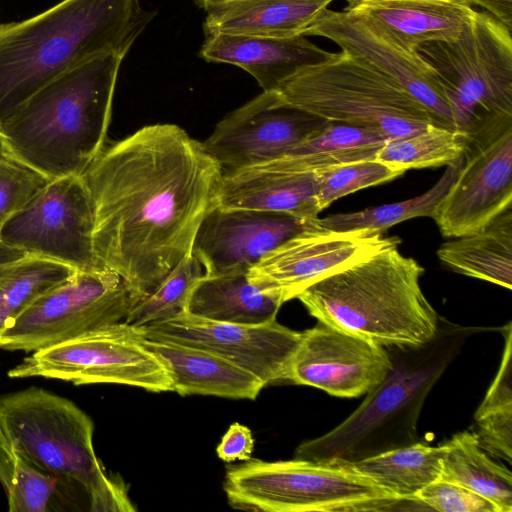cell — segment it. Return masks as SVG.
<instances>
[{"label": "cell", "instance_id": "obj_42", "mask_svg": "<svg viewBox=\"0 0 512 512\" xmlns=\"http://www.w3.org/2000/svg\"><path fill=\"white\" fill-rule=\"evenodd\" d=\"M229 1H233V0H194L195 4L203 9L204 11L208 10L210 7H213L215 5H218V4H221V3H224V2H229ZM330 1H335V0H330ZM347 2V6L346 7H350L352 5H354L356 2H358L359 0H345Z\"/></svg>", "mask_w": 512, "mask_h": 512}, {"label": "cell", "instance_id": "obj_17", "mask_svg": "<svg viewBox=\"0 0 512 512\" xmlns=\"http://www.w3.org/2000/svg\"><path fill=\"white\" fill-rule=\"evenodd\" d=\"M303 36L326 38L395 81L436 124L455 129L443 88L429 64L347 10H323Z\"/></svg>", "mask_w": 512, "mask_h": 512}, {"label": "cell", "instance_id": "obj_43", "mask_svg": "<svg viewBox=\"0 0 512 512\" xmlns=\"http://www.w3.org/2000/svg\"><path fill=\"white\" fill-rule=\"evenodd\" d=\"M0 444H2L3 446L7 447V443H6L5 439H4V436H3L2 432H1V430H0Z\"/></svg>", "mask_w": 512, "mask_h": 512}, {"label": "cell", "instance_id": "obj_41", "mask_svg": "<svg viewBox=\"0 0 512 512\" xmlns=\"http://www.w3.org/2000/svg\"><path fill=\"white\" fill-rule=\"evenodd\" d=\"M472 6H479L497 21L512 30V0H467Z\"/></svg>", "mask_w": 512, "mask_h": 512}, {"label": "cell", "instance_id": "obj_14", "mask_svg": "<svg viewBox=\"0 0 512 512\" xmlns=\"http://www.w3.org/2000/svg\"><path fill=\"white\" fill-rule=\"evenodd\" d=\"M139 328L147 339L180 343L214 353L254 374L265 386L287 381L290 360L301 339V332L277 320L236 324L186 312Z\"/></svg>", "mask_w": 512, "mask_h": 512}, {"label": "cell", "instance_id": "obj_38", "mask_svg": "<svg viewBox=\"0 0 512 512\" xmlns=\"http://www.w3.org/2000/svg\"><path fill=\"white\" fill-rule=\"evenodd\" d=\"M480 447L494 457L512 461V407L474 417Z\"/></svg>", "mask_w": 512, "mask_h": 512}, {"label": "cell", "instance_id": "obj_25", "mask_svg": "<svg viewBox=\"0 0 512 512\" xmlns=\"http://www.w3.org/2000/svg\"><path fill=\"white\" fill-rule=\"evenodd\" d=\"M388 140L390 138L370 128L326 121L279 158L257 166L315 174L372 160Z\"/></svg>", "mask_w": 512, "mask_h": 512}, {"label": "cell", "instance_id": "obj_29", "mask_svg": "<svg viewBox=\"0 0 512 512\" xmlns=\"http://www.w3.org/2000/svg\"><path fill=\"white\" fill-rule=\"evenodd\" d=\"M443 446L439 479L476 492L495 504L499 512L512 511L511 472L484 453L474 432L457 433Z\"/></svg>", "mask_w": 512, "mask_h": 512}, {"label": "cell", "instance_id": "obj_21", "mask_svg": "<svg viewBox=\"0 0 512 512\" xmlns=\"http://www.w3.org/2000/svg\"><path fill=\"white\" fill-rule=\"evenodd\" d=\"M345 10L412 52L456 40L475 11L467 0H359Z\"/></svg>", "mask_w": 512, "mask_h": 512}, {"label": "cell", "instance_id": "obj_2", "mask_svg": "<svg viewBox=\"0 0 512 512\" xmlns=\"http://www.w3.org/2000/svg\"><path fill=\"white\" fill-rule=\"evenodd\" d=\"M156 14L140 0H62L0 24V126L68 70L101 55L125 58Z\"/></svg>", "mask_w": 512, "mask_h": 512}, {"label": "cell", "instance_id": "obj_28", "mask_svg": "<svg viewBox=\"0 0 512 512\" xmlns=\"http://www.w3.org/2000/svg\"><path fill=\"white\" fill-rule=\"evenodd\" d=\"M443 453V444L415 442L349 465L396 498L417 500L421 489L440 478Z\"/></svg>", "mask_w": 512, "mask_h": 512}, {"label": "cell", "instance_id": "obj_40", "mask_svg": "<svg viewBox=\"0 0 512 512\" xmlns=\"http://www.w3.org/2000/svg\"><path fill=\"white\" fill-rule=\"evenodd\" d=\"M254 449V439L251 430L239 423H233L217 446L216 452L225 462L235 460L247 461Z\"/></svg>", "mask_w": 512, "mask_h": 512}, {"label": "cell", "instance_id": "obj_13", "mask_svg": "<svg viewBox=\"0 0 512 512\" xmlns=\"http://www.w3.org/2000/svg\"><path fill=\"white\" fill-rule=\"evenodd\" d=\"M399 243L381 231H334L318 220L267 253L247 275L258 289L283 304L316 281Z\"/></svg>", "mask_w": 512, "mask_h": 512}, {"label": "cell", "instance_id": "obj_33", "mask_svg": "<svg viewBox=\"0 0 512 512\" xmlns=\"http://www.w3.org/2000/svg\"><path fill=\"white\" fill-rule=\"evenodd\" d=\"M464 156L447 165L440 179L425 193L408 200L368 207L364 210L331 214L319 218L324 228L334 231H381L400 222L416 217H432L435 208L445 195L462 166Z\"/></svg>", "mask_w": 512, "mask_h": 512}, {"label": "cell", "instance_id": "obj_24", "mask_svg": "<svg viewBox=\"0 0 512 512\" xmlns=\"http://www.w3.org/2000/svg\"><path fill=\"white\" fill-rule=\"evenodd\" d=\"M330 0H233L206 10L205 35L233 34L272 38L303 36Z\"/></svg>", "mask_w": 512, "mask_h": 512}, {"label": "cell", "instance_id": "obj_8", "mask_svg": "<svg viewBox=\"0 0 512 512\" xmlns=\"http://www.w3.org/2000/svg\"><path fill=\"white\" fill-rule=\"evenodd\" d=\"M275 91L289 105L326 121L370 128L390 139L435 123L395 81L342 50L301 68Z\"/></svg>", "mask_w": 512, "mask_h": 512}, {"label": "cell", "instance_id": "obj_34", "mask_svg": "<svg viewBox=\"0 0 512 512\" xmlns=\"http://www.w3.org/2000/svg\"><path fill=\"white\" fill-rule=\"evenodd\" d=\"M203 267L191 253L146 297L130 309L125 322L142 327L185 312L188 296Z\"/></svg>", "mask_w": 512, "mask_h": 512}, {"label": "cell", "instance_id": "obj_3", "mask_svg": "<svg viewBox=\"0 0 512 512\" xmlns=\"http://www.w3.org/2000/svg\"><path fill=\"white\" fill-rule=\"evenodd\" d=\"M123 59L95 57L39 89L0 126V152L48 181L81 176L106 145Z\"/></svg>", "mask_w": 512, "mask_h": 512}, {"label": "cell", "instance_id": "obj_12", "mask_svg": "<svg viewBox=\"0 0 512 512\" xmlns=\"http://www.w3.org/2000/svg\"><path fill=\"white\" fill-rule=\"evenodd\" d=\"M93 209L81 176L48 183L0 231V242L27 256L66 264L78 271L104 267L93 246Z\"/></svg>", "mask_w": 512, "mask_h": 512}, {"label": "cell", "instance_id": "obj_6", "mask_svg": "<svg viewBox=\"0 0 512 512\" xmlns=\"http://www.w3.org/2000/svg\"><path fill=\"white\" fill-rule=\"evenodd\" d=\"M0 430L10 450L83 494L89 511H135L125 483L96 456L93 421L72 401L38 387L1 395Z\"/></svg>", "mask_w": 512, "mask_h": 512}, {"label": "cell", "instance_id": "obj_16", "mask_svg": "<svg viewBox=\"0 0 512 512\" xmlns=\"http://www.w3.org/2000/svg\"><path fill=\"white\" fill-rule=\"evenodd\" d=\"M325 122L262 91L224 116L202 144L227 174L279 158Z\"/></svg>", "mask_w": 512, "mask_h": 512}, {"label": "cell", "instance_id": "obj_32", "mask_svg": "<svg viewBox=\"0 0 512 512\" xmlns=\"http://www.w3.org/2000/svg\"><path fill=\"white\" fill-rule=\"evenodd\" d=\"M471 143L464 131L430 123L418 132L390 139L374 160L405 170L449 165L463 157Z\"/></svg>", "mask_w": 512, "mask_h": 512}, {"label": "cell", "instance_id": "obj_5", "mask_svg": "<svg viewBox=\"0 0 512 512\" xmlns=\"http://www.w3.org/2000/svg\"><path fill=\"white\" fill-rule=\"evenodd\" d=\"M473 331L440 318L435 337L426 344L384 346L392 367L382 382L338 426L301 443L295 458L351 464L415 443L426 397Z\"/></svg>", "mask_w": 512, "mask_h": 512}, {"label": "cell", "instance_id": "obj_18", "mask_svg": "<svg viewBox=\"0 0 512 512\" xmlns=\"http://www.w3.org/2000/svg\"><path fill=\"white\" fill-rule=\"evenodd\" d=\"M391 367L384 346L319 322L301 332L287 381L352 398L370 392Z\"/></svg>", "mask_w": 512, "mask_h": 512}, {"label": "cell", "instance_id": "obj_36", "mask_svg": "<svg viewBox=\"0 0 512 512\" xmlns=\"http://www.w3.org/2000/svg\"><path fill=\"white\" fill-rule=\"evenodd\" d=\"M47 183L36 171L0 152V231Z\"/></svg>", "mask_w": 512, "mask_h": 512}, {"label": "cell", "instance_id": "obj_30", "mask_svg": "<svg viewBox=\"0 0 512 512\" xmlns=\"http://www.w3.org/2000/svg\"><path fill=\"white\" fill-rule=\"evenodd\" d=\"M0 482L10 512L65 510L79 498L57 479L38 470L8 447L0 444Z\"/></svg>", "mask_w": 512, "mask_h": 512}, {"label": "cell", "instance_id": "obj_11", "mask_svg": "<svg viewBox=\"0 0 512 512\" xmlns=\"http://www.w3.org/2000/svg\"><path fill=\"white\" fill-rule=\"evenodd\" d=\"M133 304L130 288L113 270L76 271L3 328L0 348L25 352L44 349L125 321Z\"/></svg>", "mask_w": 512, "mask_h": 512}, {"label": "cell", "instance_id": "obj_23", "mask_svg": "<svg viewBox=\"0 0 512 512\" xmlns=\"http://www.w3.org/2000/svg\"><path fill=\"white\" fill-rule=\"evenodd\" d=\"M219 205L319 219L316 173H294L254 166L223 174Z\"/></svg>", "mask_w": 512, "mask_h": 512}, {"label": "cell", "instance_id": "obj_7", "mask_svg": "<svg viewBox=\"0 0 512 512\" xmlns=\"http://www.w3.org/2000/svg\"><path fill=\"white\" fill-rule=\"evenodd\" d=\"M511 31L475 10L456 40L417 50L439 79L455 129L471 141L512 123Z\"/></svg>", "mask_w": 512, "mask_h": 512}, {"label": "cell", "instance_id": "obj_26", "mask_svg": "<svg viewBox=\"0 0 512 512\" xmlns=\"http://www.w3.org/2000/svg\"><path fill=\"white\" fill-rule=\"evenodd\" d=\"M248 272L201 276L192 287L185 312L200 318L262 324L276 320L282 303L248 279Z\"/></svg>", "mask_w": 512, "mask_h": 512}, {"label": "cell", "instance_id": "obj_37", "mask_svg": "<svg viewBox=\"0 0 512 512\" xmlns=\"http://www.w3.org/2000/svg\"><path fill=\"white\" fill-rule=\"evenodd\" d=\"M415 498L429 509L442 512H499L495 504L456 483L437 479Z\"/></svg>", "mask_w": 512, "mask_h": 512}, {"label": "cell", "instance_id": "obj_19", "mask_svg": "<svg viewBox=\"0 0 512 512\" xmlns=\"http://www.w3.org/2000/svg\"><path fill=\"white\" fill-rule=\"evenodd\" d=\"M318 220L218 204L202 220L192 254L205 275L248 272L267 253Z\"/></svg>", "mask_w": 512, "mask_h": 512}, {"label": "cell", "instance_id": "obj_22", "mask_svg": "<svg viewBox=\"0 0 512 512\" xmlns=\"http://www.w3.org/2000/svg\"><path fill=\"white\" fill-rule=\"evenodd\" d=\"M143 346L168 371L172 392L254 400L264 383L254 374L209 351L143 337Z\"/></svg>", "mask_w": 512, "mask_h": 512}, {"label": "cell", "instance_id": "obj_15", "mask_svg": "<svg viewBox=\"0 0 512 512\" xmlns=\"http://www.w3.org/2000/svg\"><path fill=\"white\" fill-rule=\"evenodd\" d=\"M512 207V124L471 141L432 218L443 236L482 230Z\"/></svg>", "mask_w": 512, "mask_h": 512}, {"label": "cell", "instance_id": "obj_10", "mask_svg": "<svg viewBox=\"0 0 512 512\" xmlns=\"http://www.w3.org/2000/svg\"><path fill=\"white\" fill-rule=\"evenodd\" d=\"M139 327L125 321L34 351L8 372L10 378L43 377L72 382L121 384L151 392L172 391L170 375L143 344Z\"/></svg>", "mask_w": 512, "mask_h": 512}, {"label": "cell", "instance_id": "obj_27", "mask_svg": "<svg viewBox=\"0 0 512 512\" xmlns=\"http://www.w3.org/2000/svg\"><path fill=\"white\" fill-rule=\"evenodd\" d=\"M449 269L512 288V207L482 230L443 243L437 250Z\"/></svg>", "mask_w": 512, "mask_h": 512}, {"label": "cell", "instance_id": "obj_1", "mask_svg": "<svg viewBox=\"0 0 512 512\" xmlns=\"http://www.w3.org/2000/svg\"><path fill=\"white\" fill-rule=\"evenodd\" d=\"M222 176L202 142L175 124L106 143L81 174L95 254L123 278L134 304L192 253L202 220L218 205Z\"/></svg>", "mask_w": 512, "mask_h": 512}, {"label": "cell", "instance_id": "obj_4", "mask_svg": "<svg viewBox=\"0 0 512 512\" xmlns=\"http://www.w3.org/2000/svg\"><path fill=\"white\" fill-rule=\"evenodd\" d=\"M423 273L394 246L316 281L296 298L320 323L382 346L415 347L432 340L440 323L421 289Z\"/></svg>", "mask_w": 512, "mask_h": 512}, {"label": "cell", "instance_id": "obj_35", "mask_svg": "<svg viewBox=\"0 0 512 512\" xmlns=\"http://www.w3.org/2000/svg\"><path fill=\"white\" fill-rule=\"evenodd\" d=\"M407 170L386 162L364 160L316 173V202L321 212L335 200L402 176Z\"/></svg>", "mask_w": 512, "mask_h": 512}, {"label": "cell", "instance_id": "obj_31", "mask_svg": "<svg viewBox=\"0 0 512 512\" xmlns=\"http://www.w3.org/2000/svg\"><path fill=\"white\" fill-rule=\"evenodd\" d=\"M78 271L61 262L25 256L0 267V332L36 299Z\"/></svg>", "mask_w": 512, "mask_h": 512}, {"label": "cell", "instance_id": "obj_20", "mask_svg": "<svg viewBox=\"0 0 512 512\" xmlns=\"http://www.w3.org/2000/svg\"><path fill=\"white\" fill-rule=\"evenodd\" d=\"M198 54L206 62L240 67L257 81L262 91H275L301 68L333 55L305 36L272 38L233 34L205 35Z\"/></svg>", "mask_w": 512, "mask_h": 512}, {"label": "cell", "instance_id": "obj_9", "mask_svg": "<svg viewBox=\"0 0 512 512\" xmlns=\"http://www.w3.org/2000/svg\"><path fill=\"white\" fill-rule=\"evenodd\" d=\"M223 489L231 507L265 512L391 510L399 499L349 464L298 459H249L226 469Z\"/></svg>", "mask_w": 512, "mask_h": 512}, {"label": "cell", "instance_id": "obj_39", "mask_svg": "<svg viewBox=\"0 0 512 512\" xmlns=\"http://www.w3.org/2000/svg\"><path fill=\"white\" fill-rule=\"evenodd\" d=\"M505 347L500 367L474 417L485 413L512 407V329L506 327Z\"/></svg>", "mask_w": 512, "mask_h": 512}]
</instances>
